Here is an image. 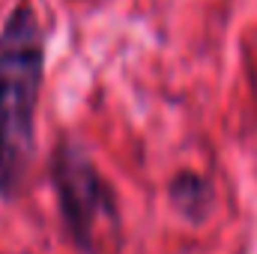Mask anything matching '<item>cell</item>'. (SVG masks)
<instances>
[{
	"instance_id": "3957f363",
	"label": "cell",
	"mask_w": 257,
	"mask_h": 254,
	"mask_svg": "<svg viewBox=\"0 0 257 254\" xmlns=\"http://www.w3.org/2000/svg\"><path fill=\"white\" fill-rule=\"evenodd\" d=\"M168 194H171V203L177 206V212L189 221H203L212 209V200H215L209 180L194 174V171H180L171 180Z\"/></svg>"
},
{
	"instance_id": "6da1fadb",
	"label": "cell",
	"mask_w": 257,
	"mask_h": 254,
	"mask_svg": "<svg viewBox=\"0 0 257 254\" xmlns=\"http://www.w3.org/2000/svg\"><path fill=\"white\" fill-rule=\"evenodd\" d=\"M45 81V33L21 0L0 27V194L18 197L36 153V108Z\"/></svg>"
},
{
	"instance_id": "7a4b0ae2",
	"label": "cell",
	"mask_w": 257,
	"mask_h": 254,
	"mask_svg": "<svg viewBox=\"0 0 257 254\" xmlns=\"http://www.w3.org/2000/svg\"><path fill=\"white\" fill-rule=\"evenodd\" d=\"M48 174L57 191V206L66 233L84 254H96L99 224H117V197L108 180L78 141H60L51 150Z\"/></svg>"
}]
</instances>
